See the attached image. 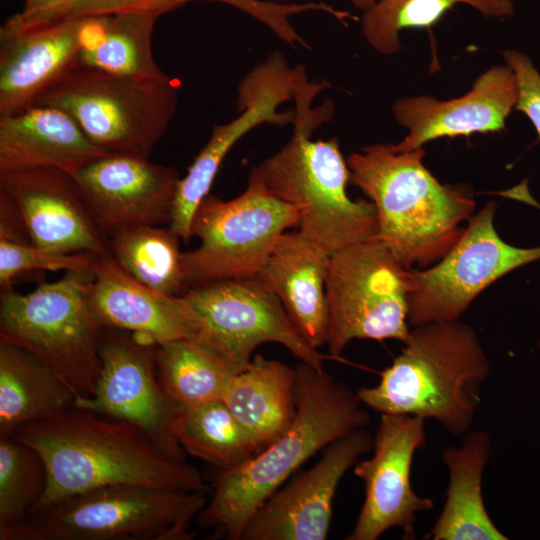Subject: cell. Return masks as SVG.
Listing matches in <instances>:
<instances>
[{"label": "cell", "mask_w": 540, "mask_h": 540, "mask_svg": "<svg viewBox=\"0 0 540 540\" xmlns=\"http://www.w3.org/2000/svg\"><path fill=\"white\" fill-rule=\"evenodd\" d=\"M12 437L32 447L46 468L45 491L29 517L110 485L207 491L195 466L166 456L138 427L87 409L72 406Z\"/></svg>", "instance_id": "cell-1"}, {"label": "cell", "mask_w": 540, "mask_h": 540, "mask_svg": "<svg viewBox=\"0 0 540 540\" xmlns=\"http://www.w3.org/2000/svg\"><path fill=\"white\" fill-rule=\"evenodd\" d=\"M295 371L296 414L288 428L241 465L215 473L211 499L196 518L214 536L240 540L256 510L302 464L369 425V413L347 385L304 362Z\"/></svg>", "instance_id": "cell-2"}, {"label": "cell", "mask_w": 540, "mask_h": 540, "mask_svg": "<svg viewBox=\"0 0 540 540\" xmlns=\"http://www.w3.org/2000/svg\"><path fill=\"white\" fill-rule=\"evenodd\" d=\"M330 87L307 78L294 98L295 121L289 141L275 154L254 166L251 175L299 216V230L329 256L351 245L373 239L378 230L375 206L352 200L346 187L350 179L336 138L312 140V134L329 122L334 103L314 107L313 100Z\"/></svg>", "instance_id": "cell-3"}, {"label": "cell", "mask_w": 540, "mask_h": 540, "mask_svg": "<svg viewBox=\"0 0 540 540\" xmlns=\"http://www.w3.org/2000/svg\"><path fill=\"white\" fill-rule=\"evenodd\" d=\"M422 147L398 152L392 144L362 147L347 157L349 183L375 206L385 244L406 268H426L457 242L475 210L470 192L441 184L425 167Z\"/></svg>", "instance_id": "cell-4"}, {"label": "cell", "mask_w": 540, "mask_h": 540, "mask_svg": "<svg viewBox=\"0 0 540 540\" xmlns=\"http://www.w3.org/2000/svg\"><path fill=\"white\" fill-rule=\"evenodd\" d=\"M401 353L381 373L379 383L356 393L381 414L436 420L452 435L470 430L490 373L476 331L456 321L410 329Z\"/></svg>", "instance_id": "cell-5"}, {"label": "cell", "mask_w": 540, "mask_h": 540, "mask_svg": "<svg viewBox=\"0 0 540 540\" xmlns=\"http://www.w3.org/2000/svg\"><path fill=\"white\" fill-rule=\"evenodd\" d=\"M92 267L65 271L26 294L9 287L0 295V340L42 361L76 401L91 397L101 368V324L90 300Z\"/></svg>", "instance_id": "cell-6"}, {"label": "cell", "mask_w": 540, "mask_h": 540, "mask_svg": "<svg viewBox=\"0 0 540 540\" xmlns=\"http://www.w3.org/2000/svg\"><path fill=\"white\" fill-rule=\"evenodd\" d=\"M68 113L107 154L149 158L178 104L168 76L133 77L76 63L33 102Z\"/></svg>", "instance_id": "cell-7"}, {"label": "cell", "mask_w": 540, "mask_h": 540, "mask_svg": "<svg viewBox=\"0 0 540 540\" xmlns=\"http://www.w3.org/2000/svg\"><path fill=\"white\" fill-rule=\"evenodd\" d=\"M204 491L110 485L33 515L12 540H190Z\"/></svg>", "instance_id": "cell-8"}, {"label": "cell", "mask_w": 540, "mask_h": 540, "mask_svg": "<svg viewBox=\"0 0 540 540\" xmlns=\"http://www.w3.org/2000/svg\"><path fill=\"white\" fill-rule=\"evenodd\" d=\"M298 225L297 210L251 174L231 200L208 194L191 222L200 245L182 253L187 286L257 276L281 236Z\"/></svg>", "instance_id": "cell-9"}, {"label": "cell", "mask_w": 540, "mask_h": 540, "mask_svg": "<svg viewBox=\"0 0 540 540\" xmlns=\"http://www.w3.org/2000/svg\"><path fill=\"white\" fill-rule=\"evenodd\" d=\"M410 269L376 239L330 256L326 296L332 358H339L354 339H407Z\"/></svg>", "instance_id": "cell-10"}, {"label": "cell", "mask_w": 540, "mask_h": 540, "mask_svg": "<svg viewBox=\"0 0 540 540\" xmlns=\"http://www.w3.org/2000/svg\"><path fill=\"white\" fill-rule=\"evenodd\" d=\"M181 298L197 336L240 369L259 345L273 342L301 362L324 370L326 356L299 334L278 297L258 276L197 285Z\"/></svg>", "instance_id": "cell-11"}, {"label": "cell", "mask_w": 540, "mask_h": 540, "mask_svg": "<svg viewBox=\"0 0 540 540\" xmlns=\"http://www.w3.org/2000/svg\"><path fill=\"white\" fill-rule=\"evenodd\" d=\"M496 203L475 216L457 242L429 268L410 269L407 295L411 326L456 321L493 282L540 259V246L519 248L503 241L494 226Z\"/></svg>", "instance_id": "cell-12"}, {"label": "cell", "mask_w": 540, "mask_h": 540, "mask_svg": "<svg viewBox=\"0 0 540 540\" xmlns=\"http://www.w3.org/2000/svg\"><path fill=\"white\" fill-rule=\"evenodd\" d=\"M157 348L129 331L101 326L94 392L74 406L133 424L166 456L186 460L174 433L182 408L159 382Z\"/></svg>", "instance_id": "cell-13"}, {"label": "cell", "mask_w": 540, "mask_h": 540, "mask_svg": "<svg viewBox=\"0 0 540 540\" xmlns=\"http://www.w3.org/2000/svg\"><path fill=\"white\" fill-rule=\"evenodd\" d=\"M308 78L303 65L291 67L278 51L255 65L239 82L236 108L239 115L224 124H215L211 135L180 178L168 227L184 242L192 237L195 211L209 194L214 178L231 148L249 131L262 124L293 125L295 111L279 107L294 100Z\"/></svg>", "instance_id": "cell-14"}, {"label": "cell", "mask_w": 540, "mask_h": 540, "mask_svg": "<svg viewBox=\"0 0 540 540\" xmlns=\"http://www.w3.org/2000/svg\"><path fill=\"white\" fill-rule=\"evenodd\" d=\"M426 419L381 414L373 439L372 457L356 462L354 474L364 482L365 499L347 540H376L399 528L403 539L416 538L417 514L433 509L434 502L419 496L411 485L415 452L425 446Z\"/></svg>", "instance_id": "cell-15"}, {"label": "cell", "mask_w": 540, "mask_h": 540, "mask_svg": "<svg viewBox=\"0 0 540 540\" xmlns=\"http://www.w3.org/2000/svg\"><path fill=\"white\" fill-rule=\"evenodd\" d=\"M372 449L373 438L366 428L329 444L314 466L278 488L256 510L240 540L326 539L341 479Z\"/></svg>", "instance_id": "cell-16"}, {"label": "cell", "mask_w": 540, "mask_h": 540, "mask_svg": "<svg viewBox=\"0 0 540 540\" xmlns=\"http://www.w3.org/2000/svg\"><path fill=\"white\" fill-rule=\"evenodd\" d=\"M72 176L107 238L128 228L170 223L180 180L173 167L147 157L111 153Z\"/></svg>", "instance_id": "cell-17"}, {"label": "cell", "mask_w": 540, "mask_h": 540, "mask_svg": "<svg viewBox=\"0 0 540 540\" xmlns=\"http://www.w3.org/2000/svg\"><path fill=\"white\" fill-rule=\"evenodd\" d=\"M0 192L18 209L31 242L60 253L110 255L73 176L55 168L0 172Z\"/></svg>", "instance_id": "cell-18"}, {"label": "cell", "mask_w": 540, "mask_h": 540, "mask_svg": "<svg viewBox=\"0 0 540 540\" xmlns=\"http://www.w3.org/2000/svg\"><path fill=\"white\" fill-rule=\"evenodd\" d=\"M518 84L509 66H495L482 73L465 95L446 101L431 96L396 100L392 112L397 123L408 130L404 139L392 144L395 151H410L442 137L498 132L515 108Z\"/></svg>", "instance_id": "cell-19"}, {"label": "cell", "mask_w": 540, "mask_h": 540, "mask_svg": "<svg viewBox=\"0 0 540 540\" xmlns=\"http://www.w3.org/2000/svg\"><path fill=\"white\" fill-rule=\"evenodd\" d=\"M86 18L0 28V116L29 105L77 63Z\"/></svg>", "instance_id": "cell-20"}, {"label": "cell", "mask_w": 540, "mask_h": 540, "mask_svg": "<svg viewBox=\"0 0 540 540\" xmlns=\"http://www.w3.org/2000/svg\"><path fill=\"white\" fill-rule=\"evenodd\" d=\"M92 270L90 300L101 326L129 331L158 346L197 335L181 296L144 286L110 255L96 256Z\"/></svg>", "instance_id": "cell-21"}, {"label": "cell", "mask_w": 540, "mask_h": 540, "mask_svg": "<svg viewBox=\"0 0 540 540\" xmlns=\"http://www.w3.org/2000/svg\"><path fill=\"white\" fill-rule=\"evenodd\" d=\"M105 154L59 108L32 104L0 116V172L55 168L73 175Z\"/></svg>", "instance_id": "cell-22"}, {"label": "cell", "mask_w": 540, "mask_h": 540, "mask_svg": "<svg viewBox=\"0 0 540 540\" xmlns=\"http://www.w3.org/2000/svg\"><path fill=\"white\" fill-rule=\"evenodd\" d=\"M329 259L300 230L286 231L257 275L278 297L299 334L316 349L328 339Z\"/></svg>", "instance_id": "cell-23"}, {"label": "cell", "mask_w": 540, "mask_h": 540, "mask_svg": "<svg viewBox=\"0 0 540 540\" xmlns=\"http://www.w3.org/2000/svg\"><path fill=\"white\" fill-rule=\"evenodd\" d=\"M209 1L223 3L240 10L266 26L280 40L291 47L309 49V44L294 28L293 16L317 11L333 17L338 9L324 2L284 3L273 0H65L49 9L30 14L19 13L7 19L3 27L9 30H24L45 26L60 21L97 17L120 13L145 14L160 17L187 3Z\"/></svg>", "instance_id": "cell-24"}, {"label": "cell", "mask_w": 540, "mask_h": 540, "mask_svg": "<svg viewBox=\"0 0 540 540\" xmlns=\"http://www.w3.org/2000/svg\"><path fill=\"white\" fill-rule=\"evenodd\" d=\"M492 452L486 431H468L460 446L442 452L449 472L446 501L427 535L432 540H507L492 521L482 495V476Z\"/></svg>", "instance_id": "cell-25"}, {"label": "cell", "mask_w": 540, "mask_h": 540, "mask_svg": "<svg viewBox=\"0 0 540 540\" xmlns=\"http://www.w3.org/2000/svg\"><path fill=\"white\" fill-rule=\"evenodd\" d=\"M295 386V368L257 354L232 378L222 401L261 451L293 421Z\"/></svg>", "instance_id": "cell-26"}, {"label": "cell", "mask_w": 540, "mask_h": 540, "mask_svg": "<svg viewBox=\"0 0 540 540\" xmlns=\"http://www.w3.org/2000/svg\"><path fill=\"white\" fill-rule=\"evenodd\" d=\"M76 397L66 383L28 351L0 340V437L52 417Z\"/></svg>", "instance_id": "cell-27"}, {"label": "cell", "mask_w": 540, "mask_h": 540, "mask_svg": "<svg viewBox=\"0 0 540 540\" xmlns=\"http://www.w3.org/2000/svg\"><path fill=\"white\" fill-rule=\"evenodd\" d=\"M153 15L120 13L86 18L77 63L110 73L158 78L166 75L151 49Z\"/></svg>", "instance_id": "cell-28"}, {"label": "cell", "mask_w": 540, "mask_h": 540, "mask_svg": "<svg viewBox=\"0 0 540 540\" xmlns=\"http://www.w3.org/2000/svg\"><path fill=\"white\" fill-rule=\"evenodd\" d=\"M241 370L199 336L157 348V373L166 393L182 408L222 400Z\"/></svg>", "instance_id": "cell-29"}, {"label": "cell", "mask_w": 540, "mask_h": 540, "mask_svg": "<svg viewBox=\"0 0 540 540\" xmlns=\"http://www.w3.org/2000/svg\"><path fill=\"white\" fill-rule=\"evenodd\" d=\"M179 240L169 227L143 225L108 237V248L120 268L139 283L158 293L177 297L189 289Z\"/></svg>", "instance_id": "cell-30"}, {"label": "cell", "mask_w": 540, "mask_h": 540, "mask_svg": "<svg viewBox=\"0 0 540 540\" xmlns=\"http://www.w3.org/2000/svg\"><path fill=\"white\" fill-rule=\"evenodd\" d=\"M174 433L186 453L220 470L237 467L260 451L222 400L182 409Z\"/></svg>", "instance_id": "cell-31"}, {"label": "cell", "mask_w": 540, "mask_h": 540, "mask_svg": "<svg viewBox=\"0 0 540 540\" xmlns=\"http://www.w3.org/2000/svg\"><path fill=\"white\" fill-rule=\"evenodd\" d=\"M457 4H467L487 17H510L512 0H376L361 18L362 33L369 45L384 55L400 51L404 29L429 27Z\"/></svg>", "instance_id": "cell-32"}, {"label": "cell", "mask_w": 540, "mask_h": 540, "mask_svg": "<svg viewBox=\"0 0 540 540\" xmlns=\"http://www.w3.org/2000/svg\"><path fill=\"white\" fill-rule=\"evenodd\" d=\"M47 476L40 455L14 437H0V540H12L41 499Z\"/></svg>", "instance_id": "cell-33"}, {"label": "cell", "mask_w": 540, "mask_h": 540, "mask_svg": "<svg viewBox=\"0 0 540 540\" xmlns=\"http://www.w3.org/2000/svg\"><path fill=\"white\" fill-rule=\"evenodd\" d=\"M96 255L60 253L38 247L27 231H0V288L12 287L19 274L33 270H80L93 266Z\"/></svg>", "instance_id": "cell-34"}, {"label": "cell", "mask_w": 540, "mask_h": 540, "mask_svg": "<svg viewBox=\"0 0 540 540\" xmlns=\"http://www.w3.org/2000/svg\"><path fill=\"white\" fill-rule=\"evenodd\" d=\"M503 56L517 79L518 99L515 108L530 119L540 140V74L530 58L521 52L509 50Z\"/></svg>", "instance_id": "cell-35"}, {"label": "cell", "mask_w": 540, "mask_h": 540, "mask_svg": "<svg viewBox=\"0 0 540 540\" xmlns=\"http://www.w3.org/2000/svg\"><path fill=\"white\" fill-rule=\"evenodd\" d=\"M65 0H24V6L19 14L30 15L49 9Z\"/></svg>", "instance_id": "cell-36"}, {"label": "cell", "mask_w": 540, "mask_h": 540, "mask_svg": "<svg viewBox=\"0 0 540 540\" xmlns=\"http://www.w3.org/2000/svg\"><path fill=\"white\" fill-rule=\"evenodd\" d=\"M351 3L358 9L365 11L370 8L376 0H350Z\"/></svg>", "instance_id": "cell-37"}, {"label": "cell", "mask_w": 540, "mask_h": 540, "mask_svg": "<svg viewBox=\"0 0 540 540\" xmlns=\"http://www.w3.org/2000/svg\"><path fill=\"white\" fill-rule=\"evenodd\" d=\"M537 207L540 208V205H538Z\"/></svg>", "instance_id": "cell-38"}, {"label": "cell", "mask_w": 540, "mask_h": 540, "mask_svg": "<svg viewBox=\"0 0 540 540\" xmlns=\"http://www.w3.org/2000/svg\"><path fill=\"white\" fill-rule=\"evenodd\" d=\"M279 1H284V0H279Z\"/></svg>", "instance_id": "cell-39"}, {"label": "cell", "mask_w": 540, "mask_h": 540, "mask_svg": "<svg viewBox=\"0 0 540 540\" xmlns=\"http://www.w3.org/2000/svg\"><path fill=\"white\" fill-rule=\"evenodd\" d=\"M539 346H540V344H539Z\"/></svg>", "instance_id": "cell-40"}]
</instances>
